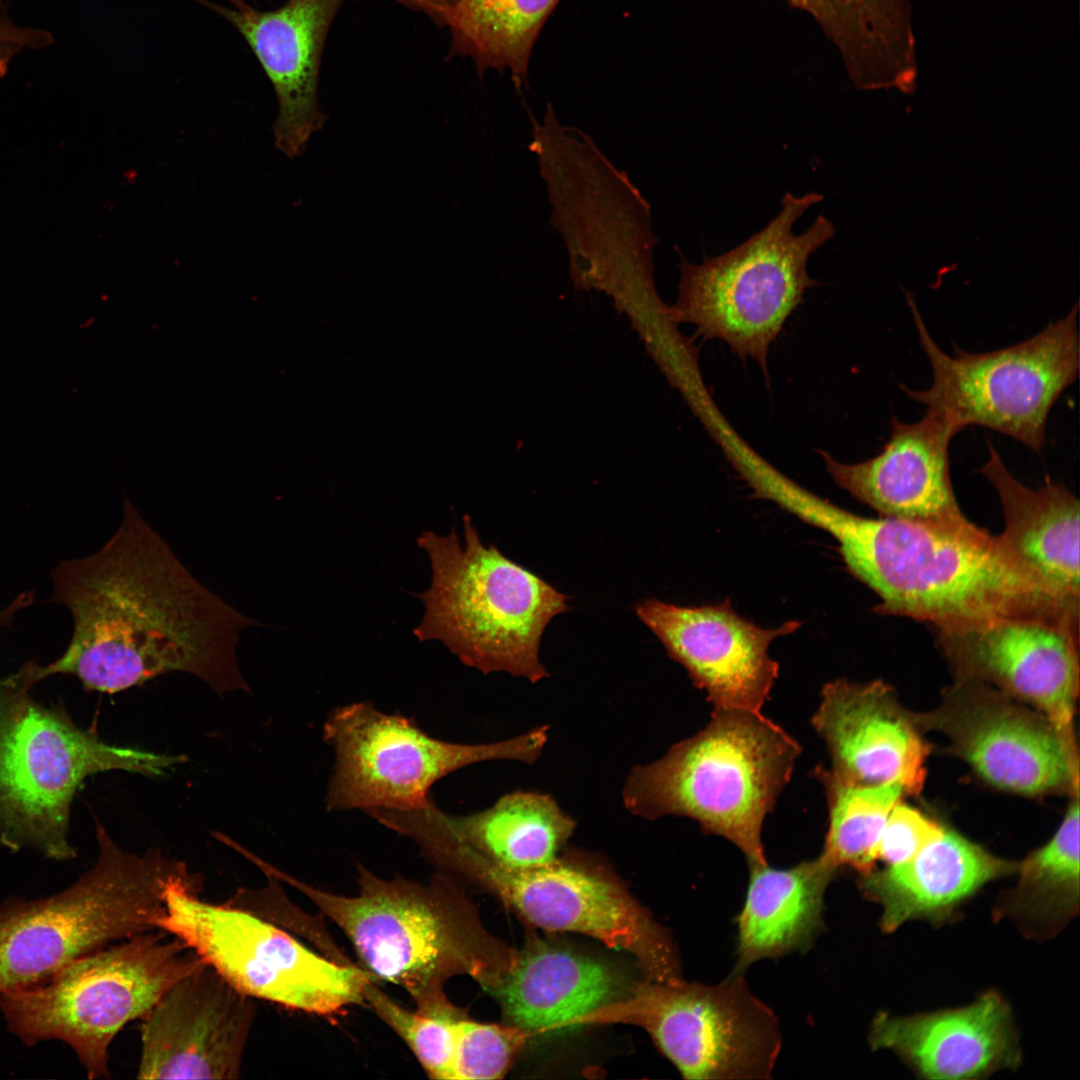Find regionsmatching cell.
<instances>
[{
	"label": "cell",
	"mask_w": 1080,
	"mask_h": 1080,
	"mask_svg": "<svg viewBox=\"0 0 1080 1080\" xmlns=\"http://www.w3.org/2000/svg\"><path fill=\"white\" fill-rule=\"evenodd\" d=\"M123 511L99 551L53 570L52 601L70 610L73 633L54 662L20 668L25 682L66 674L113 694L181 672L219 695L251 693L236 651L241 633L260 623L201 584L128 497Z\"/></svg>",
	"instance_id": "1"
},
{
	"label": "cell",
	"mask_w": 1080,
	"mask_h": 1080,
	"mask_svg": "<svg viewBox=\"0 0 1080 1080\" xmlns=\"http://www.w3.org/2000/svg\"><path fill=\"white\" fill-rule=\"evenodd\" d=\"M847 571L880 599L874 612L933 627L1010 616L1078 621L1079 599L1027 573L998 536L959 524L861 516L842 555Z\"/></svg>",
	"instance_id": "2"
},
{
	"label": "cell",
	"mask_w": 1080,
	"mask_h": 1080,
	"mask_svg": "<svg viewBox=\"0 0 1080 1080\" xmlns=\"http://www.w3.org/2000/svg\"><path fill=\"white\" fill-rule=\"evenodd\" d=\"M256 866L305 895L335 923L376 981L403 988L423 1013L457 1008L444 986L468 975L487 989L501 979L497 946L484 932L454 877L437 871L422 884L384 879L357 864L358 894L331 893L288 875L260 857Z\"/></svg>",
	"instance_id": "3"
},
{
	"label": "cell",
	"mask_w": 1080,
	"mask_h": 1080,
	"mask_svg": "<svg viewBox=\"0 0 1080 1080\" xmlns=\"http://www.w3.org/2000/svg\"><path fill=\"white\" fill-rule=\"evenodd\" d=\"M799 744L761 711L713 709L696 735L634 767L623 802L635 816H685L737 846L749 867L768 864L762 826L789 782Z\"/></svg>",
	"instance_id": "4"
},
{
	"label": "cell",
	"mask_w": 1080,
	"mask_h": 1080,
	"mask_svg": "<svg viewBox=\"0 0 1080 1080\" xmlns=\"http://www.w3.org/2000/svg\"><path fill=\"white\" fill-rule=\"evenodd\" d=\"M96 862L66 889L0 904V992L46 981L71 961L158 929L165 891L191 871L159 848H121L100 822Z\"/></svg>",
	"instance_id": "5"
},
{
	"label": "cell",
	"mask_w": 1080,
	"mask_h": 1080,
	"mask_svg": "<svg viewBox=\"0 0 1080 1080\" xmlns=\"http://www.w3.org/2000/svg\"><path fill=\"white\" fill-rule=\"evenodd\" d=\"M463 524L464 547L454 529L417 538L432 578L418 595L425 611L414 634L441 641L484 674L507 672L536 683L549 675L539 659L541 637L556 615L568 611L567 596L485 546L468 515Z\"/></svg>",
	"instance_id": "6"
},
{
	"label": "cell",
	"mask_w": 1080,
	"mask_h": 1080,
	"mask_svg": "<svg viewBox=\"0 0 1080 1080\" xmlns=\"http://www.w3.org/2000/svg\"><path fill=\"white\" fill-rule=\"evenodd\" d=\"M204 964L181 939L154 929L81 956L39 984L1 991L8 1031L24 1045L67 1044L90 1079L109 1078V1047L178 980Z\"/></svg>",
	"instance_id": "7"
},
{
	"label": "cell",
	"mask_w": 1080,
	"mask_h": 1080,
	"mask_svg": "<svg viewBox=\"0 0 1080 1080\" xmlns=\"http://www.w3.org/2000/svg\"><path fill=\"white\" fill-rule=\"evenodd\" d=\"M29 690L16 673L0 679L1 840L69 860L76 857L67 838L70 807L85 778L113 770L158 778L186 758L106 743Z\"/></svg>",
	"instance_id": "8"
},
{
	"label": "cell",
	"mask_w": 1080,
	"mask_h": 1080,
	"mask_svg": "<svg viewBox=\"0 0 1080 1080\" xmlns=\"http://www.w3.org/2000/svg\"><path fill=\"white\" fill-rule=\"evenodd\" d=\"M822 199L815 192L786 193L779 213L739 246L698 264L683 260L669 317L694 325L698 336L725 341L766 373L772 342L806 290L817 285L808 274V259L835 233L823 215L803 233L793 232L795 222Z\"/></svg>",
	"instance_id": "9"
},
{
	"label": "cell",
	"mask_w": 1080,
	"mask_h": 1080,
	"mask_svg": "<svg viewBox=\"0 0 1080 1080\" xmlns=\"http://www.w3.org/2000/svg\"><path fill=\"white\" fill-rule=\"evenodd\" d=\"M548 110L543 124L534 122L531 149L575 286L602 289L615 298L630 287L652 291L656 237L649 204L586 134L563 126Z\"/></svg>",
	"instance_id": "10"
},
{
	"label": "cell",
	"mask_w": 1080,
	"mask_h": 1080,
	"mask_svg": "<svg viewBox=\"0 0 1080 1080\" xmlns=\"http://www.w3.org/2000/svg\"><path fill=\"white\" fill-rule=\"evenodd\" d=\"M198 873L172 882L157 928L181 939L242 993L335 1018L364 1004L369 974L313 952L288 930L247 911L205 902Z\"/></svg>",
	"instance_id": "11"
},
{
	"label": "cell",
	"mask_w": 1080,
	"mask_h": 1080,
	"mask_svg": "<svg viewBox=\"0 0 1080 1080\" xmlns=\"http://www.w3.org/2000/svg\"><path fill=\"white\" fill-rule=\"evenodd\" d=\"M906 298L933 373L928 389L901 386L906 394L958 432L967 426L986 427L1040 453L1050 410L1078 378V303L1025 341L984 353L955 347L952 357L935 343L908 292Z\"/></svg>",
	"instance_id": "12"
},
{
	"label": "cell",
	"mask_w": 1080,
	"mask_h": 1080,
	"mask_svg": "<svg viewBox=\"0 0 1080 1080\" xmlns=\"http://www.w3.org/2000/svg\"><path fill=\"white\" fill-rule=\"evenodd\" d=\"M323 738L335 755L325 797L328 811H409L431 804L436 782L469 765L536 762L548 741V727L493 743H454L432 737L412 718L361 701L332 710Z\"/></svg>",
	"instance_id": "13"
},
{
	"label": "cell",
	"mask_w": 1080,
	"mask_h": 1080,
	"mask_svg": "<svg viewBox=\"0 0 1080 1080\" xmlns=\"http://www.w3.org/2000/svg\"><path fill=\"white\" fill-rule=\"evenodd\" d=\"M926 733L990 786L1027 797L1079 795V763L1041 712L986 683L957 680L933 710L917 713Z\"/></svg>",
	"instance_id": "14"
},
{
	"label": "cell",
	"mask_w": 1080,
	"mask_h": 1080,
	"mask_svg": "<svg viewBox=\"0 0 1080 1080\" xmlns=\"http://www.w3.org/2000/svg\"><path fill=\"white\" fill-rule=\"evenodd\" d=\"M640 1022L686 1079H768L781 1049L775 1013L743 975L640 988Z\"/></svg>",
	"instance_id": "15"
},
{
	"label": "cell",
	"mask_w": 1080,
	"mask_h": 1080,
	"mask_svg": "<svg viewBox=\"0 0 1080 1080\" xmlns=\"http://www.w3.org/2000/svg\"><path fill=\"white\" fill-rule=\"evenodd\" d=\"M934 628L954 679L986 683L1041 712L1079 763V623L1010 616Z\"/></svg>",
	"instance_id": "16"
},
{
	"label": "cell",
	"mask_w": 1080,
	"mask_h": 1080,
	"mask_svg": "<svg viewBox=\"0 0 1080 1080\" xmlns=\"http://www.w3.org/2000/svg\"><path fill=\"white\" fill-rule=\"evenodd\" d=\"M460 877L491 891L537 927L582 933L629 952L654 982L682 981L665 932L621 888L593 870L556 858L524 869L477 864Z\"/></svg>",
	"instance_id": "17"
},
{
	"label": "cell",
	"mask_w": 1080,
	"mask_h": 1080,
	"mask_svg": "<svg viewBox=\"0 0 1080 1080\" xmlns=\"http://www.w3.org/2000/svg\"><path fill=\"white\" fill-rule=\"evenodd\" d=\"M366 814L412 840L427 862L452 877L477 864L515 869L549 864L576 826L551 796L528 791L506 794L465 815L447 813L434 801L416 810Z\"/></svg>",
	"instance_id": "18"
},
{
	"label": "cell",
	"mask_w": 1080,
	"mask_h": 1080,
	"mask_svg": "<svg viewBox=\"0 0 1080 1080\" xmlns=\"http://www.w3.org/2000/svg\"><path fill=\"white\" fill-rule=\"evenodd\" d=\"M255 999L206 963L174 983L140 1019L138 1079L241 1076Z\"/></svg>",
	"instance_id": "19"
},
{
	"label": "cell",
	"mask_w": 1080,
	"mask_h": 1080,
	"mask_svg": "<svg viewBox=\"0 0 1080 1080\" xmlns=\"http://www.w3.org/2000/svg\"><path fill=\"white\" fill-rule=\"evenodd\" d=\"M635 611L693 684L706 691L713 709L761 711L779 674L769 646L801 626L790 620L777 628L759 627L740 616L729 599L694 607L647 599Z\"/></svg>",
	"instance_id": "20"
},
{
	"label": "cell",
	"mask_w": 1080,
	"mask_h": 1080,
	"mask_svg": "<svg viewBox=\"0 0 1080 1080\" xmlns=\"http://www.w3.org/2000/svg\"><path fill=\"white\" fill-rule=\"evenodd\" d=\"M811 718L831 756V773L855 785L896 783L919 794L931 745L917 713L882 680L828 682Z\"/></svg>",
	"instance_id": "21"
},
{
	"label": "cell",
	"mask_w": 1080,
	"mask_h": 1080,
	"mask_svg": "<svg viewBox=\"0 0 1080 1080\" xmlns=\"http://www.w3.org/2000/svg\"><path fill=\"white\" fill-rule=\"evenodd\" d=\"M345 0H287L271 11L210 4L245 38L270 79L278 101L276 147L300 156L327 118L318 100L322 51Z\"/></svg>",
	"instance_id": "22"
},
{
	"label": "cell",
	"mask_w": 1080,
	"mask_h": 1080,
	"mask_svg": "<svg viewBox=\"0 0 1080 1080\" xmlns=\"http://www.w3.org/2000/svg\"><path fill=\"white\" fill-rule=\"evenodd\" d=\"M956 433L944 418L926 411L914 423L893 417L882 451L866 461L845 464L819 453L833 481L880 516L959 524L968 519L950 478L949 445Z\"/></svg>",
	"instance_id": "23"
},
{
	"label": "cell",
	"mask_w": 1080,
	"mask_h": 1080,
	"mask_svg": "<svg viewBox=\"0 0 1080 1080\" xmlns=\"http://www.w3.org/2000/svg\"><path fill=\"white\" fill-rule=\"evenodd\" d=\"M869 1042L874 1050L896 1053L923 1079H981L1021 1063L1011 1008L995 991L957 1009L910 1016L880 1012Z\"/></svg>",
	"instance_id": "24"
},
{
	"label": "cell",
	"mask_w": 1080,
	"mask_h": 1080,
	"mask_svg": "<svg viewBox=\"0 0 1080 1080\" xmlns=\"http://www.w3.org/2000/svg\"><path fill=\"white\" fill-rule=\"evenodd\" d=\"M1018 862L999 858L956 831L943 835L913 858L860 875L864 897L881 905L880 927L896 931L912 920L938 926L981 887L1016 873Z\"/></svg>",
	"instance_id": "25"
},
{
	"label": "cell",
	"mask_w": 1080,
	"mask_h": 1080,
	"mask_svg": "<svg viewBox=\"0 0 1080 1080\" xmlns=\"http://www.w3.org/2000/svg\"><path fill=\"white\" fill-rule=\"evenodd\" d=\"M981 472L996 489L1003 508L999 538L1016 562L1036 580L1063 596L1078 598L1080 503L1064 485L1031 489L1007 469L988 441Z\"/></svg>",
	"instance_id": "26"
},
{
	"label": "cell",
	"mask_w": 1080,
	"mask_h": 1080,
	"mask_svg": "<svg viewBox=\"0 0 1080 1080\" xmlns=\"http://www.w3.org/2000/svg\"><path fill=\"white\" fill-rule=\"evenodd\" d=\"M749 868L732 975H743L756 961L807 950L824 927L825 891L838 872L819 855L785 869Z\"/></svg>",
	"instance_id": "27"
},
{
	"label": "cell",
	"mask_w": 1080,
	"mask_h": 1080,
	"mask_svg": "<svg viewBox=\"0 0 1080 1080\" xmlns=\"http://www.w3.org/2000/svg\"><path fill=\"white\" fill-rule=\"evenodd\" d=\"M492 990L516 1026L545 1031L576 1024L607 1004L616 979L599 961L541 945L524 952Z\"/></svg>",
	"instance_id": "28"
},
{
	"label": "cell",
	"mask_w": 1080,
	"mask_h": 1080,
	"mask_svg": "<svg viewBox=\"0 0 1080 1080\" xmlns=\"http://www.w3.org/2000/svg\"><path fill=\"white\" fill-rule=\"evenodd\" d=\"M1079 795L1071 797L1052 838L1018 862L1016 885L1003 891L992 910L1031 940L1057 936L1079 914Z\"/></svg>",
	"instance_id": "29"
},
{
	"label": "cell",
	"mask_w": 1080,
	"mask_h": 1080,
	"mask_svg": "<svg viewBox=\"0 0 1080 1080\" xmlns=\"http://www.w3.org/2000/svg\"><path fill=\"white\" fill-rule=\"evenodd\" d=\"M561 0H460L448 27L450 56L470 57L479 73L509 71L527 81L534 44Z\"/></svg>",
	"instance_id": "30"
},
{
	"label": "cell",
	"mask_w": 1080,
	"mask_h": 1080,
	"mask_svg": "<svg viewBox=\"0 0 1080 1080\" xmlns=\"http://www.w3.org/2000/svg\"><path fill=\"white\" fill-rule=\"evenodd\" d=\"M814 776L824 788L829 823L819 856L835 870L851 867L859 875L875 869V851L888 816L904 795L896 783H846L824 767Z\"/></svg>",
	"instance_id": "31"
},
{
	"label": "cell",
	"mask_w": 1080,
	"mask_h": 1080,
	"mask_svg": "<svg viewBox=\"0 0 1080 1080\" xmlns=\"http://www.w3.org/2000/svg\"><path fill=\"white\" fill-rule=\"evenodd\" d=\"M369 975L364 1001L411 1049L431 1079L448 1080L459 1008L442 1013L410 1011L385 994Z\"/></svg>",
	"instance_id": "32"
},
{
	"label": "cell",
	"mask_w": 1080,
	"mask_h": 1080,
	"mask_svg": "<svg viewBox=\"0 0 1080 1080\" xmlns=\"http://www.w3.org/2000/svg\"><path fill=\"white\" fill-rule=\"evenodd\" d=\"M813 18L838 48L848 69L871 53L878 32L877 0H788Z\"/></svg>",
	"instance_id": "33"
},
{
	"label": "cell",
	"mask_w": 1080,
	"mask_h": 1080,
	"mask_svg": "<svg viewBox=\"0 0 1080 1080\" xmlns=\"http://www.w3.org/2000/svg\"><path fill=\"white\" fill-rule=\"evenodd\" d=\"M518 1039L512 1029L460 1018L455 1024L448 1080L501 1079Z\"/></svg>",
	"instance_id": "34"
},
{
	"label": "cell",
	"mask_w": 1080,
	"mask_h": 1080,
	"mask_svg": "<svg viewBox=\"0 0 1080 1080\" xmlns=\"http://www.w3.org/2000/svg\"><path fill=\"white\" fill-rule=\"evenodd\" d=\"M945 827L901 800L892 808L875 851V859L887 865L916 856L940 838Z\"/></svg>",
	"instance_id": "35"
},
{
	"label": "cell",
	"mask_w": 1080,
	"mask_h": 1080,
	"mask_svg": "<svg viewBox=\"0 0 1080 1080\" xmlns=\"http://www.w3.org/2000/svg\"><path fill=\"white\" fill-rule=\"evenodd\" d=\"M37 34L31 28H20L9 21L0 20V77L12 58L24 48H35Z\"/></svg>",
	"instance_id": "36"
},
{
	"label": "cell",
	"mask_w": 1080,
	"mask_h": 1080,
	"mask_svg": "<svg viewBox=\"0 0 1080 1080\" xmlns=\"http://www.w3.org/2000/svg\"><path fill=\"white\" fill-rule=\"evenodd\" d=\"M33 602V596L31 593L20 594L8 607L0 611V625H9L13 619L14 614L30 605Z\"/></svg>",
	"instance_id": "37"
}]
</instances>
